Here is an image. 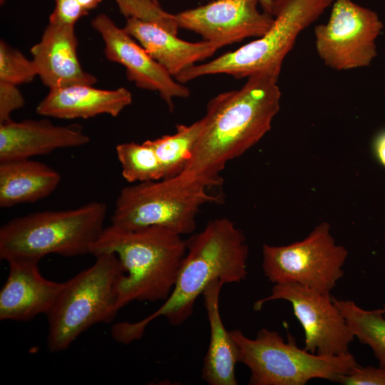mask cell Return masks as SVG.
I'll return each instance as SVG.
<instances>
[{
  "mask_svg": "<svg viewBox=\"0 0 385 385\" xmlns=\"http://www.w3.org/2000/svg\"><path fill=\"white\" fill-rule=\"evenodd\" d=\"M278 78L267 72L255 73L241 88L220 93L208 102L201 133L182 177L208 189L222 183L220 173L226 164L271 129L280 108Z\"/></svg>",
  "mask_w": 385,
  "mask_h": 385,
  "instance_id": "6da1fadb",
  "label": "cell"
},
{
  "mask_svg": "<svg viewBox=\"0 0 385 385\" xmlns=\"http://www.w3.org/2000/svg\"><path fill=\"white\" fill-rule=\"evenodd\" d=\"M174 287L153 313L135 322H122L111 328L118 343L140 339L146 327L159 317L177 327L192 314L197 297L209 284L219 279L225 284L240 283L247 276L248 245L244 233L230 220L217 218L188 240Z\"/></svg>",
  "mask_w": 385,
  "mask_h": 385,
  "instance_id": "7a4b0ae2",
  "label": "cell"
},
{
  "mask_svg": "<svg viewBox=\"0 0 385 385\" xmlns=\"http://www.w3.org/2000/svg\"><path fill=\"white\" fill-rule=\"evenodd\" d=\"M187 251L186 240L160 226L126 230L104 227L91 249L113 252L125 272L118 288L120 309L133 301H165L170 294Z\"/></svg>",
  "mask_w": 385,
  "mask_h": 385,
  "instance_id": "3957f363",
  "label": "cell"
},
{
  "mask_svg": "<svg viewBox=\"0 0 385 385\" xmlns=\"http://www.w3.org/2000/svg\"><path fill=\"white\" fill-rule=\"evenodd\" d=\"M107 205L93 201L79 207L45 210L16 217L0 229V258L40 261L49 254H91L104 227Z\"/></svg>",
  "mask_w": 385,
  "mask_h": 385,
  "instance_id": "277c9868",
  "label": "cell"
},
{
  "mask_svg": "<svg viewBox=\"0 0 385 385\" xmlns=\"http://www.w3.org/2000/svg\"><path fill=\"white\" fill-rule=\"evenodd\" d=\"M95 257L92 266L64 282L46 314L47 348L50 352L67 349L91 327L111 322L120 309L118 288L125 274L120 262L113 252Z\"/></svg>",
  "mask_w": 385,
  "mask_h": 385,
  "instance_id": "5b68a950",
  "label": "cell"
},
{
  "mask_svg": "<svg viewBox=\"0 0 385 385\" xmlns=\"http://www.w3.org/2000/svg\"><path fill=\"white\" fill-rule=\"evenodd\" d=\"M334 0H274V21L261 37L235 51L200 65H194L175 76L180 83L212 74L225 73L235 78L260 72L279 77L283 61L298 35L314 22Z\"/></svg>",
  "mask_w": 385,
  "mask_h": 385,
  "instance_id": "8992f818",
  "label": "cell"
},
{
  "mask_svg": "<svg viewBox=\"0 0 385 385\" xmlns=\"http://www.w3.org/2000/svg\"><path fill=\"white\" fill-rule=\"evenodd\" d=\"M230 333L239 350V362L250 371V385H304L313 379L339 383L359 366L350 352L324 356L301 349L289 334L285 342L277 332L265 328L255 339L238 329Z\"/></svg>",
  "mask_w": 385,
  "mask_h": 385,
  "instance_id": "52a82bcc",
  "label": "cell"
},
{
  "mask_svg": "<svg viewBox=\"0 0 385 385\" xmlns=\"http://www.w3.org/2000/svg\"><path fill=\"white\" fill-rule=\"evenodd\" d=\"M207 190L180 175L126 186L117 197L111 225L126 230L156 225L180 235L190 234L201 207L221 202L220 195L210 194Z\"/></svg>",
  "mask_w": 385,
  "mask_h": 385,
  "instance_id": "ba28073f",
  "label": "cell"
},
{
  "mask_svg": "<svg viewBox=\"0 0 385 385\" xmlns=\"http://www.w3.org/2000/svg\"><path fill=\"white\" fill-rule=\"evenodd\" d=\"M348 251L335 242L330 225L323 222L301 241L262 246V270L275 284L294 283L330 293L343 277Z\"/></svg>",
  "mask_w": 385,
  "mask_h": 385,
  "instance_id": "9c48e42d",
  "label": "cell"
},
{
  "mask_svg": "<svg viewBox=\"0 0 385 385\" xmlns=\"http://www.w3.org/2000/svg\"><path fill=\"white\" fill-rule=\"evenodd\" d=\"M382 28L374 11L351 0H334L328 21L314 29L318 56L337 71L367 66L376 56V39Z\"/></svg>",
  "mask_w": 385,
  "mask_h": 385,
  "instance_id": "30bf717a",
  "label": "cell"
},
{
  "mask_svg": "<svg viewBox=\"0 0 385 385\" xmlns=\"http://www.w3.org/2000/svg\"><path fill=\"white\" fill-rule=\"evenodd\" d=\"M289 302L304 332V349L324 356L346 354L355 338L330 293H323L294 283L275 284L271 294L254 304L260 310L268 302Z\"/></svg>",
  "mask_w": 385,
  "mask_h": 385,
  "instance_id": "8fae6325",
  "label": "cell"
},
{
  "mask_svg": "<svg viewBox=\"0 0 385 385\" xmlns=\"http://www.w3.org/2000/svg\"><path fill=\"white\" fill-rule=\"evenodd\" d=\"M258 0H215L174 14L178 27L200 34L222 47L249 37L260 38L274 16L257 9Z\"/></svg>",
  "mask_w": 385,
  "mask_h": 385,
  "instance_id": "7c38bea8",
  "label": "cell"
},
{
  "mask_svg": "<svg viewBox=\"0 0 385 385\" xmlns=\"http://www.w3.org/2000/svg\"><path fill=\"white\" fill-rule=\"evenodd\" d=\"M91 26L103 40L107 59L125 66L128 79L137 87L158 91L170 111L173 109L174 98L190 96L186 86L175 81L162 65L106 14L96 16Z\"/></svg>",
  "mask_w": 385,
  "mask_h": 385,
  "instance_id": "4fadbf2b",
  "label": "cell"
},
{
  "mask_svg": "<svg viewBox=\"0 0 385 385\" xmlns=\"http://www.w3.org/2000/svg\"><path fill=\"white\" fill-rule=\"evenodd\" d=\"M9 274L0 291V320L25 322L47 314L64 282L43 277L39 261L17 258L7 261Z\"/></svg>",
  "mask_w": 385,
  "mask_h": 385,
  "instance_id": "5bb4252c",
  "label": "cell"
},
{
  "mask_svg": "<svg viewBox=\"0 0 385 385\" xmlns=\"http://www.w3.org/2000/svg\"><path fill=\"white\" fill-rule=\"evenodd\" d=\"M77 47L73 26L50 22L40 41L31 47L37 76L49 90L96 83V77L82 68Z\"/></svg>",
  "mask_w": 385,
  "mask_h": 385,
  "instance_id": "9a60e30c",
  "label": "cell"
},
{
  "mask_svg": "<svg viewBox=\"0 0 385 385\" xmlns=\"http://www.w3.org/2000/svg\"><path fill=\"white\" fill-rule=\"evenodd\" d=\"M89 142V136L78 125H54L45 119L11 120L0 124V162L27 159Z\"/></svg>",
  "mask_w": 385,
  "mask_h": 385,
  "instance_id": "2e32d148",
  "label": "cell"
},
{
  "mask_svg": "<svg viewBox=\"0 0 385 385\" xmlns=\"http://www.w3.org/2000/svg\"><path fill=\"white\" fill-rule=\"evenodd\" d=\"M131 102L132 95L124 87L103 90L75 85L49 90L36 111L41 115L60 119H86L101 114L117 117Z\"/></svg>",
  "mask_w": 385,
  "mask_h": 385,
  "instance_id": "e0dca14e",
  "label": "cell"
},
{
  "mask_svg": "<svg viewBox=\"0 0 385 385\" xmlns=\"http://www.w3.org/2000/svg\"><path fill=\"white\" fill-rule=\"evenodd\" d=\"M123 29L172 76L212 56L222 47L209 41L191 43L181 40L158 25L133 17L127 18Z\"/></svg>",
  "mask_w": 385,
  "mask_h": 385,
  "instance_id": "ac0fdd59",
  "label": "cell"
},
{
  "mask_svg": "<svg viewBox=\"0 0 385 385\" xmlns=\"http://www.w3.org/2000/svg\"><path fill=\"white\" fill-rule=\"evenodd\" d=\"M224 283L212 281L204 290V304L210 324V342L202 369V379L210 385H237L235 365L239 362L236 343L223 324L219 309Z\"/></svg>",
  "mask_w": 385,
  "mask_h": 385,
  "instance_id": "d6986e66",
  "label": "cell"
},
{
  "mask_svg": "<svg viewBox=\"0 0 385 385\" xmlns=\"http://www.w3.org/2000/svg\"><path fill=\"white\" fill-rule=\"evenodd\" d=\"M61 179L54 169L29 158L0 162V206L42 200L57 188Z\"/></svg>",
  "mask_w": 385,
  "mask_h": 385,
  "instance_id": "ffe728a7",
  "label": "cell"
},
{
  "mask_svg": "<svg viewBox=\"0 0 385 385\" xmlns=\"http://www.w3.org/2000/svg\"><path fill=\"white\" fill-rule=\"evenodd\" d=\"M204 120L190 125L178 124L176 132L145 140L155 151L164 172V178L180 175L185 169L201 133Z\"/></svg>",
  "mask_w": 385,
  "mask_h": 385,
  "instance_id": "44dd1931",
  "label": "cell"
},
{
  "mask_svg": "<svg viewBox=\"0 0 385 385\" xmlns=\"http://www.w3.org/2000/svg\"><path fill=\"white\" fill-rule=\"evenodd\" d=\"M333 301L344 316L354 337L371 347L379 366L385 367V317L382 308L366 310L351 300Z\"/></svg>",
  "mask_w": 385,
  "mask_h": 385,
  "instance_id": "7402d4cb",
  "label": "cell"
},
{
  "mask_svg": "<svg viewBox=\"0 0 385 385\" xmlns=\"http://www.w3.org/2000/svg\"><path fill=\"white\" fill-rule=\"evenodd\" d=\"M116 155L122 176L128 183L155 181L164 178L163 167L154 150L144 141L123 143L116 145Z\"/></svg>",
  "mask_w": 385,
  "mask_h": 385,
  "instance_id": "603a6c76",
  "label": "cell"
},
{
  "mask_svg": "<svg viewBox=\"0 0 385 385\" xmlns=\"http://www.w3.org/2000/svg\"><path fill=\"white\" fill-rule=\"evenodd\" d=\"M36 76L33 60L4 41H0V81L17 86L32 81Z\"/></svg>",
  "mask_w": 385,
  "mask_h": 385,
  "instance_id": "cb8c5ba5",
  "label": "cell"
},
{
  "mask_svg": "<svg viewBox=\"0 0 385 385\" xmlns=\"http://www.w3.org/2000/svg\"><path fill=\"white\" fill-rule=\"evenodd\" d=\"M121 13L127 18L133 17L158 25L177 35L178 26L175 15L163 10L152 0H115Z\"/></svg>",
  "mask_w": 385,
  "mask_h": 385,
  "instance_id": "d4e9b609",
  "label": "cell"
},
{
  "mask_svg": "<svg viewBox=\"0 0 385 385\" xmlns=\"http://www.w3.org/2000/svg\"><path fill=\"white\" fill-rule=\"evenodd\" d=\"M87 14L88 11L77 0H55V6L48 22L75 26L76 23Z\"/></svg>",
  "mask_w": 385,
  "mask_h": 385,
  "instance_id": "484cf974",
  "label": "cell"
},
{
  "mask_svg": "<svg viewBox=\"0 0 385 385\" xmlns=\"http://www.w3.org/2000/svg\"><path fill=\"white\" fill-rule=\"evenodd\" d=\"M339 383L342 385H385V367L358 366L342 376Z\"/></svg>",
  "mask_w": 385,
  "mask_h": 385,
  "instance_id": "4316f807",
  "label": "cell"
},
{
  "mask_svg": "<svg viewBox=\"0 0 385 385\" xmlns=\"http://www.w3.org/2000/svg\"><path fill=\"white\" fill-rule=\"evenodd\" d=\"M24 103L16 85L0 81V124L11 120V113L22 108Z\"/></svg>",
  "mask_w": 385,
  "mask_h": 385,
  "instance_id": "83f0119b",
  "label": "cell"
},
{
  "mask_svg": "<svg viewBox=\"0 0 385 385\" xmlns=\"http://www.w3.org/2000/svg\"><path fill=\"white\" fill-rule=\"evenodd\" d=\"M373 152L378 162L385 168V130L375 138L373 143Z\"/></svg>",
  "mask_w": 385,
  "mask_h": 385,
  "instance_id": "f1b7e54d",
  "label": "cell"
},
{
  "mask_svg": "<svg viewBox=\"0 0 385 385\" xmlns=\"http://www.w3.org/2000/svg\"><path fill=\"white\" fill-rule=\"evenodd\" d=\"M81 6L86 11L96 8L102 0H77Z\"/></svg>",
  "mask_w": 385,
  "mask_h": 385,
  "instance_id": "f546056e",
  "label": "cell"
},
{
  "mask_svg": "<svg viewBox=\"0 0 385 385\" xmlns=\"http://www.w3.org/2000/svg\"><path fill=\"white\" fill-rule=\"evenodd\" d=\"M263 11L272 14L274 0H258Z\"/></svg>",
  "mask_w": 385,
  "mask_h": 385,
  "instance_id": "4dcf8cb0",
  "label": "cell"
},
{
  "mask_svg": "<svg viewBox=\"0 0 385 385\" xmlns=\"http://www.w3.org/2000/svg\"><path fill=\"white\" fill-rule=\"evenodd\" d=\"M382 310H383V314L385 317V302H384V306L382 307Z\"/></svg>",
  "mask_w": 385,
  "mask_h": 385,
  "instance_id": "1f68e13d",
  "label": "cell"
},
{
  "mask_svg": "<svg viewBox=\"0 0 385 385\" xmlns=\"http://www.w3.org/2000/svg\"><path fill=\"white\" fill-rule=\"evenodd\" d=\"M152 1L157 3V4H158V0H152Z\"/></svg>",
  "mask_w": 385,
  "mask_h": 385,
  "instance_id": "d6a6232c",
  "label": "cell"
}]
</instances>
